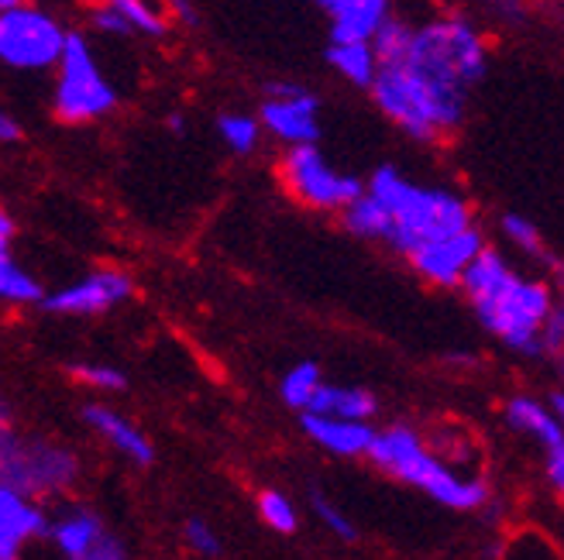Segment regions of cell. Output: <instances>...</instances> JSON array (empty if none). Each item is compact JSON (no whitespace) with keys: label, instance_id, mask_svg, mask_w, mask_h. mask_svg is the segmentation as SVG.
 Here are the masks:
<instances>
[{"label":"cell","instance_id":"6da1fadb","mask_svg":"<svg viewBox=\"0 0 564 560\" xmlns=\"http://www.w3.org/2000/svg\"><path fill=\"white\" fill-rule=\"evenodd\" d=\"M465 296L471 299V310L496 341H502L510 351L541 358V327L547 314L554 310V296L547 283L520 275L506 262L496 248H482L468 262L462 283Z\"/></svg>","mask_w":564,"mask_h":560},{"label":"cell","instance_id":"7a4b0ae2","mask_svg":"<svg viewBox=\"0 0 564 560\" xmlns=\"http://www.w3.org/2000/svg\"><path fill=\"white\" fill-rule=\"evenodd\" d=\"M369 90L382 114L403 134H410L413 142L423 145L455 134L468 110V90L447 87V83L423 76L403 59L379 63Z\"/></svg>","mask_w":564,"mask_h":560},{"label":"cell","instance_id":"3957f363","mask_svg":"<svg viewBox=\"0 0 564 560\" xmlns=\"http://www.w3.org/2000/svg\"><path fill=\"white\" fill-rule=\"evenodd\" d=\"M369 189L376 200L389 210V248L410 251L423 241H434L444 234H455L468 223H475L471 204L465 196H458L455 189L444 186H423V183H410L397 165H382V169L369 179Z\"/></svg>","mask_w":564,"mask_h":560},{"label":"cell","instance_id":"277c9868","mask_svg":"<svg viewBox=\"0 0 564 560\" xmlns=\"http://www.w3.org/2000/svg\"><path fill=\"white\" fill-rule=\"evenodd\" d=\"M379 471L392 474L423 495H431L437 506L455 513H475L489 502V485L482 479H462L451 471L447 461L434 458L423 440L410 427H386L372 433L369 451H365Z\"/></svg>","mask_w":564,"mask_h":560},{"label":"cell","instance_id":"5b68a950","mask_svg":"<svg viewBox=\"0 0 564 560\" xmlns=\"http://www.w3.org/2000/svg\"><path fill=\"white\" fill-rule=\"evenodd\" d=\"M400 59L416 73L458 90H471L489 69V48L482 32L465 18H437L410 28Z\"/></svg>","mask_w":564,"mask_h":560},{"label":"cell","instance_id":"8992f818","mask_svg":"<svg viewBox=\"0 0 564 560\" xmlns=\"http://www.w3.org/2000/svg\"><path fill=\"white\" fill-rule=\"evenodd\" d=\"M79 479V458L63 443L0 430V482L24 498L63 495Z\"/></svg>","mask_w":564,"mask_h":560},{"label":"cell","instance_id":"52a82bcc","mask_svg":"<svg viewBox=\"0 0 564 560\" xmlns=\"http://www.w3.org/2000/svg\"><path fill=\"white\" fill-rule=\"evenodd\" d=\"M55 66H59V79H55L52 110L59 121L87 124V121H100L104 114H110V110L118 107L115 83L100 73V66L94 59V48L87 45L83 35L69 32Z\"/></svg>","mask_w":564,"mask_h":560},{"label":"cell","instance_id":"ba28073f","mask_svg":"<svg viewBox=\"0 0 564 560\" xmlns=\"http://www.w3.org/2000/svg\"><path fill=\"white\" fill-rule=\"evenodd\" d=\"M69 32L63 21L35 4H14L0 11V63L21 69V73H39L52 69L59 63L63 45Z\"/></svg>","mask_w":564,"mask_h":560},{"label":"cell","instance_id":"9c48e42d","mask_svg":"<svg viewBox=\"0 0 564 560\" xmlns=\"http://www.w3.org/2000/svg\"><path fill=\"white\" fill-rule=\"evenodd\" d=\"M279 176L296 200L310 210H341L361 193V179L334 169L324 158V152L317 149V142L290 145Z\"/></svg>","mask_w":564,"mask_h":560},{"label":"cell","instance_id":"30bf717a","mask_svg":"<svg viewBox=\"0 0 564 560\" xmlns=\"http://www.w3.org/2000/svg\"><path fill=\"white\" fill-rule=\"evenodd\" d=\"M259 124L282 145L321 142V100L300 83H269Z\"/></svg>","mask_w":564,"mask_h":560},{"label":"cell","instance_id":"8fae6325","mask_svg":"<svg viewBox=\"0 0 564 560\" xmlns=\"http://www.w3.org/2000/svg\"><path fill=\"white\" fill-rule=\"evenodd\" d=\"M131 296H134L131 275L118 268H104V272H90L87 278H79L73 286H63L42 296L39 306L59 317H97V314H110L115 306L128 303Z\"/></svg>","mask_w":564,"mask_h":560},{"label":"cell","instance_id":"7c38bea8","mask_svg":"<svg viewBox=\"0 0 564 560\" xmlns=\"http://www.w3.org/2000/svg\"><path fill=\"white\" fill-rule=\"evenodd\" d=\"M486 248V238L482 231L468 223V228L455 231V234H444V238H434V241H423L410 251V265L420 278H427L431 286H458L462 275L468 268V262L478 255V251Z\"/></svg>","mask_w":564,"mask_h":560},{"label":"cell","instance_id":"4fadbf2b","mask_svg":"<svg viewBox=\"0 0 564 560\" xmlns=\"http://www.w3.org/2000/svg\"><path fill=\"white\" fill-rule=\"evenodd\" d=\"M45 537L69 560H124L128 547L110 534L107 523L90 509H73L48 523Z\"/></svg>","mask_w":564,"mask_h":560},{"label":"cell","instance_id":"5bb4252c","mask_svg":"<svg viewBox=\"0 0 564 560\" xmlns=\"http://www.w3.org/2000/svg\"><path fill=\"white\" fill-rule=\"evenodd\" d=\"M506 424L517 433L533 437L544 447V468L551 485L561 492L564 488V430H561V416H554L544 403L530 399V396H513L502 409Z\"/></svg>","mask_w":564,"mask_h":560},{"label":"cell","instance_id":"9a60e30c","mask_svg":"<svg viewBox=\"0 0 564 560\" xmlns=\"http://www.w3.org/2000/svg\"><path fill=\"white\" fill-rule=\"evenodd\" d=\"M45 529L48 516L42 513V506L0 482V560H18L24 543L45 537Z\"/></svg>","mask_w":564,"mask_h":560},{"label":"cell","instance_id":"2e32d148","mask_svg":"<svg viewBox=\"0 0 564 560\" xmlns=\"http://www.w3.org/2000/svg\"><path fill=\"white\" fill-rule=\"evenodd\" d=\"M300 427L310 440L324 447L334 458H361L369 451L372 433H376L369 427V419H337V416H324L314 409H303Z\"/></svg>","mask_w":564,"mask_h":560},{"label":"cell","instance_id":"e0dca14e","mask_svg":"<svg viewBox=\"0 0 564 560\" xmlns=\"http://www.w3.org/2000/svg\"><path fill=\"white\" fill-rule=\"evenodd\" d=\"M79 416H83V424H87L104 443H110L128 461H134L141 468H149L155 461V443L145 433H141L128 416H121L118 409H110L104 403H90V406H83Z\"/></svg>","mask_w":564,"mask_h":560},{"label":"cell","instance_id":"ac0fdd59","mask_svg":"<svg viewBox=\"0 0 564 560\" xmlns=\"http://www.w3.org/2000/svg\"><path fill=\"white\" fill-rule=\"evenodd\" d=\"M317 8L330 21V39H365L392 14L389 0H317Z\"/></svg>","mask_w":564,"mask_h":560},{"label":"cell","instance_id":"d6986e66","mask_svg":"<svg viewBox=\"0 0 564 560\" xmlns=\"http://www.w3.org/2000/svg\"><path fill=\"white\" fill-rule=\"evenodd\" d=\"M306 409L324 413V416H337V419H372L379 413V399L372 396L369 388H361V385H330V382H321Z\"/></svg>","mask_w":564,"mask_h":560},{"label":"cell","instance_id":"ffe728a7","mask_svg":"<svg viewBox=\"0 0 564 560\" xmlns=\"http://www.w3.org/2000/svg\"><path fill=\"white\" fill-rule=\"evenodd\" d=\"M327 63L334 73H341L351 87H361V90H369V83L379 69L372 42H365V39H330Z\"/></svg>","mask_w":564,"mask_h":560},{"label":"cell","instance_id":"44dd1931","mask_svg":"<svg viewBox=\"0 0 564 560\" xmlns=\"http://www.w3.org/2000/svg\"><path fill=\"white\" fill-rule=\"evenodd\" d=\"M345 210V228L361 238V241H389V228H392V220H389V210L376 200V196L361 186V193L355 196V200Z\"/></svg>","mask_w":564,"mask_h":560},{"label":"cell","instance_id":"7402d4cb","mask_svg":"<svg viewBox=\"0 0 564 560\" xmlns=\"http://www.w3.org/2000/svg\"><path fill=\"white\" fill-rule=\"evenodd\" d=\"M45 296L42 283L28 272L21 262H14L11 251H0V303L32 306Z\"/></svg>","mask_w":564,"mask_h":560},{"label":"cell","instance_id":"603a6c76","mask_svg":"<svg viewBox=\"0 0 564 560\" xmlns=\"http://www.w3.org/2000/svg\"><path fill=\"white\" fill-rule=\"evenodd\" d=\"M104 8L118 11L131 28L134 35H149V39H162L169 32L165 14L152 4V0H100Z\"/></svg>","mask_w":564,"mask_h":560},{"label":"cell","instance_id":"cb8c5ba5","mask_svg":"<svg viewBox=\"0 0 564 560\" xmlns=\"http://www.w3.org/2000/svg\"><path fill=\"white\" fill-rule=\"evenodd\" d=\"M321 382H324V375H321V369L314 365V361H300L296 369H290L286 375H282L279 399L286 403L290 409L303 413L310 406V399H314V392H317Z\"/></svg>","mask_w":564,"mask_h":560},{"label":"cell","instance_id":"d4e9b609","mask_svg":"<svg viewBox=\"0 0 564 560\" xmlns=\"http://www.w3.org/2000/svg\"><path fill=\"white\" fill-rule=\"evenodd\" d=\"M499 228H502L506 241H510L513 248H520L527 259H538V262H544V265H554V255L547 251L544 234L538 231V223H533V220H527V217H520V213H506Z\"/></svg>","mask_w":564,"mask_h":560},{"label":"cell","instance_id":"484cf974","mask_svg":"<svg viewBox=\"0 0 564 560\" xmlns=\"http://www.w3.org/2000/svg\"><path fill=\"white\" fill-rule=\"evenodd\" d=\"M217 134L228 152L235 155H251L259 149V138H262V124L259 118L251 114H220L217 121Z\"/></svg>","mask_w":564,"mask_h":560},{"label":"cell","instance_id":"4316f807","mask_svg":"<svg viewBox=\"0 0 564 560\" xmlns=\"http://www.w3.org/2000/svg\"><path fill=\"white\" fill-rule=\"evenodd\" d=\"M259 516H262V523L272 529V534H282V537H290L300 529V513L293 506V498L286 492H279V488H265L259 495Z\"/></svg>","mask_w":564,"mask_h":560},{"label":"cell","instance_id":"83f0119b","mask_svg":"<svg viewBox=\"0 0 564 560\" xmlns=\"http://www.w3.org/2000/svg\"><path fill=\"white\" fill-rule=\"evenodd\" d=\"M69 375L87 388H100V392H124L128 388V375L115 365H104V361H73Z\"/></svg>","mask_w":564,"mask_h":560},{"label":"cell","instance_id":"f1b7e54d","mask_svg":"<svg viewBox=\"0 0 564 560\" xmlns=\"http://www.w3.org/2000/svg\"><path fill=\"white\" fill-rule=\"evenodd\" d=\"M314 516L324 523V529H327V534H334L337 540H345V543H355L358 540V526L341 509H337L330 498L314 495Z\"/></svg>","mask_w":564,"mask_h":560},{"label":"cell","instance_id":"f546056e","mask_svg":"<svg viewBox=\"0 0 564 560\" xmlns=\"http://www.w3.org/2000/svg\"><path fill=\"white\" fill-rule=\"evenodd\" d=\"M183 540H186L189 553H196V557H220V537L214 534V526L200 516L186 519Z\"/></svg>","mask_w":564,"mask_h":560},{"label":"cell","instance_id":"4dcf8cb0","mask_svg":"<svg viewBox=\"0 0 564 560\" xmlns=\"http://www.w3.org/2000/svg\"><path fill=\"white\" fill-rule=\"evenodd\" d=\"M90 21H94L97 32H104V35H121V39H124V35H134V28H131L118 11H110V8H104V4L94 8Z\"/></svg>","mask_w":564,"mask_h":560},{"label":"cell","instance_id":"1f68e13d","mask_svg":"<svg viewBox=\"0 0 564 560\" xmlns=\"http://www.w3.org/2000/svg\"><path fill=\"white\" fill-rule=\"evenodd\" d=\"M561 341H564V310L554 303V310L547 314V320H544V327H541L544 354H557V351H561Z\"/></svg>","mask_w":564,"mask_h":560},{"label":"cell","instance_id":"d6a6232c","mask_svg":"<svg viewBox=\"0 0 564 560\" xmlns=\"http://www.w3.org/2000/svg\"><path fill=\"white\" fill-rule=\"evenodd\" d=\"M21 138H24V131L14 121V114H8V110L0 107V145H18Z\"/></svg>","mask_w":564,"mask_h":560},{"label":"cell","instance_id":"836d02e7","mask_svg":"<svg viewBox=\"0 0 564 560\" xmlns=\"http://www.w3.org/2000/svg\"><path fill=\"white\" fill-rule=\"evenodd\" d=\"M11 241H14V220L0 207V251H11Z\"/></svg>","mask_w":564,"mask_h":560},{"label":"cell","instance_id":"e575fe53","mask_svg":"<svg viewBox=\"0 0 564 560\" xmlns=\"http://www.w3.org/2000/svg\"><path fill=\"white\" fill-rule=\"evenodd\" d=\"M547 409H551L554 416H561V413H564V396H561V388H557V392H551V406H547Z\"/></svg>","mask_w":564,"mask_h":560},{"label":"cell","instance_id":"d590c367","mask_svg":"<svg viewBox=\"0 0 564 560\" xmlns=\"http://www.w3.org/2000/svg\"><path fill=\"white\" fill-rule=\"evenodd\" d=\"M8 427H14V424H11V409H8L4 399H0V430H8Z\"/></svg>","mask_w":564,"mask_h":560},{"label":"cell","instance_id":"8d00e7d4","mask_svg":"<svg viewBox=\"0 0 564 560\" xmlns=\"http://www.w3.org/2000/svg\"><path fill=\"white\" fill-rule=\"evenodd\" d=\"M169 128H173L176 134H183V128H186V124H183V118H180V114H173V118H169Z\"/></svg>","mask_w":564,"mask_h":560},{"label":"cell","instance_id":"74e56055","mask_svg":"<svg viewBox=\"0 0 564 560\" xmlns=\"http://www.w3.org/2000/svg\"><path fill=\"white\" fill-rule=\"evenodd\" d=\"M14 4H24V0H0V11H8V8H14Z\"/></svg>","mask_w":564,"mask_h":560}]
</instances>
